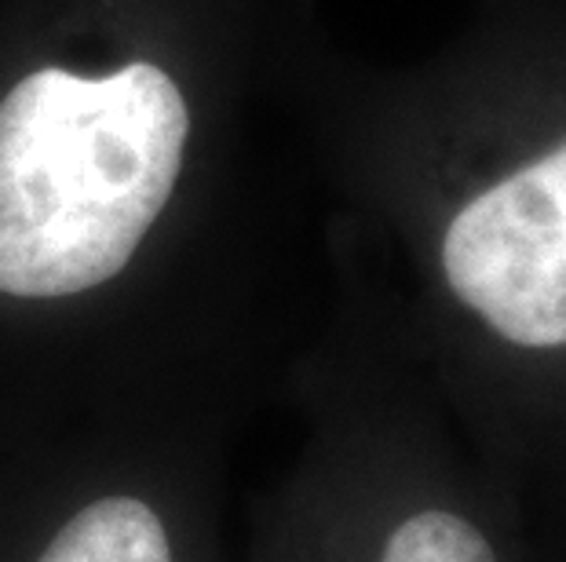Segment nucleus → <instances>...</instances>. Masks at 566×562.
Segmentation results:
<instances>
[{"label": "nucleus", "mask_w": 566, "mask_h": 562, "mask_svg": "<svg viewBox=\"0 0 566 562\" xmlns=\"http://www.w3.org/2000/svg\"><path fill=\"white\" fill-rule=\"evenodd\" d=\"M380 562H497V555L468 519L431 508L388 537Z\"/></svg>", "instance_id": "obj_4"}, {"label": "nucleus", "mask_w": 566, "mask_h": 562, "mask_svg": "<svg viewBox=\"0 0 566 562\" xmlns=\"http://www.w3.org/2000/svg\"><path fill=\"white\" fill-rule=\"evenodd\" d=\"M453 296L520 347H566V142L497 179L442 237Z\"/></svg>", "instance_id": "obj_2"}, {"label": "nucleus", "mask_w": 566, "mask_h": 562, "mask_svg": "<svg viewBox=\"0 0 566 562\" xmlns=\"http://www.w3.org/2000/svg\"><path fill=\"white\" fill-rule=\"evenodd\" d=\"M190 114L161 66H48L0 103V293L52 300L128 267L172 198Z\"/></svg>", "instance_id": "obj_1"}, {"label": "nucleus", "mask_w": 566, "mask_h": 562, "mask_svg": "<svg viewBox=\"0 0 566 562\" xmlns=\"http://www.w3.org/2000/svg\"><path fill=\"white\" fill-rule=\"evenodd\" d=\"M38 562H172V548L147 500L103 497L81 508Z\"/></svg>", "instance_id": "obj_3"}]
</instances>
